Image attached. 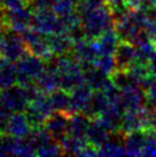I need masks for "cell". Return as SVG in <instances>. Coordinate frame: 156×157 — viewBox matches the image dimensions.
Masks as SVG:
<instances>
[{"label": "cell", "instance_id": "cell-1", "mask_svg": "<svg viewBox=\"0 0 156 157\" xmlns=\"http://www.w3.org/2000/svg\"><path fill=\"white\" fill-rule=\"evenodd\" d=\"M80 17L84 35L87 39H96L104 32L115 29V20L106 2L96 6Z\"/></svg>", "mask_w": 156, "mask_h": 157}, {"label": "cell", "instance_id": "cell-2", "mask_svg": "<svg viewBox=\"0 0 156 157\" xmlns=\"http://www.w3.org/2000/svg\"><path fill=\"white\" fill-rule=\"evenodd\" d=\"M60 75V88L71 92L78 85L85 83V75L82 63L75 57L72 53L54 57Z\"/></svg>", "mask_w": 156, "mask_h": 157}, {"label": "cell", "instance_id": "cell-3", "mask_svg": "<svg viewBox=\"0 0 156 157\" xmlns=\"http://www.w3.org/2000/svg\"><path fill=\"white\" fill-rule=\"evenodd\" d=\"M31 28L46 36L67 33L61 17L53 10V8L33 9Z\"/></svg>", "mask_w": 156, "mask_h": 157}, {"label": "cell", "instance_id": "cell-4", "mask_svg": "<svg viewBox=\"0 0 156 157\" xmlns=\"http://www.w3.org/2000/svg\"><path fill=\"white\" fill-rule=\"evenodd\" d=\"M15 66L18 70V84L26 86L35 83V80L45 69L46 61L31 53H26L22 59L15 62Z\"/></svg>", "mask_w": 156, "mask_h": 157}, {"label": "cell", "instance_id": "cell-5", "mask_svg": "<svg viewBox=\"0 0 156 157\" xmlns=\"http://www.w3.org/2000/svg\"><path fill=\"white\" fill-rule=\"evenodd\" d=\"M33 16V9L30 6H23L14 9L4 8V13L0 17V25L5 30H14L22 33L31 26Z\"/></svg>", "mask_w": 156, "mask_h": 157}, {"label": "cell", "instance_id": "cell-6", "mask_svg": "<svg viewBox=\"0 0 156 157\" xmlns=\"http://www.w3.org/2000/svg\"><path fill=\"white\" fill-rule=\"evenodd\" d=\"M54 111L49 100V95L45 92H40L29 102L25 109V115L32 128L43 127L48 116Z\"/></svg>", "mask_w": 156, "mask_h": 157}, {"label": "cell", "instance_id": "cell-7", "mask_svg": "<svg viewBox=\"0 0 156 157\" xmlns=\"http://www.w3.org/2000/svg\"><path fill=\"white\" fill-rule=\"evenodd\" d=\"M1 53L6 60L14 63L22 59L26 53H29L26 43L22 33L10 29L5 31L2 43H1Z\"/></svg>", "mask_w": 156, "mask_h": 157}, {"label": "cell", "instance_id": "cell-8", "mask_svg": "<svg viewBox=\"0 0 156 157\" xmlns=\"http://www.w3.org/2000/svg\"><path fill=\"white\" fill-rule=\"evenodd\" d=\"M22 36L25 40L29 53L43 59L44 61L46 62L51 61L55 57V55L53 54L52 49L49 47L48 38L46 35L32 29L30 26L25 31L22 32Z\"/></svg>", "mask_w": 156, "mask_h": 157}, {"label": "cell", "instance_id": "cell-9", "mask_svg": "<svg viewBox=\"0 0 156 157\" xmlns=\"http://www.w3.org/2000/svg\"><path fill=\"white\" fill-rule=\"evenodd\" d=\"M0 100L10 113H21L25 111L30 102V96L25 87L20 84H15L10 87L0 91Z\"/></svg>", "mask_w": 156, "mask_h": 157}, {"label": "cell", "instance_id": "cell-10", "mask_svg": "<svg viewBox=\"0 0 156 157\" xmlns=\"http://www.w3.org/2000/svg\"><path fill=\"white\" fill-rule=\"evenodd\" d=\"M71 53L82 63L83 68L94 64L100 56L96 39H87V38H82L75 41Z\"/></svg>", "mask_w": 156, "mask_h": 157}, {"label": "cell", "instance_id": "cell-11", "mask_svg": "<svg viewBox=\"0 0 156 157\" xmlns=\"http://www.w3.org/2000/svg\"><path fill=\"white\" fill-rule=\"evenodd\" d=\"M69 118L70 113L65 111H57L54 110L46 122L44 124V127L46 131L52 135L54 140L57 142H61L68 135V125H69Z\"/></svg>", "mask_w": 156, "mask_h": 157}, {"label": "cell", "instance_id": "cell-12", "mask_svg": "<svg viewBox=\"0 0 156 157\" xmlns=\"http://www.w3.org/2000/svg\"><path fill=\"white\" fill-rule=\"evenodd\" d=\"M119 91H121V102L125 111L140 110L148 105L146 92L141 87L131 86Z\"/></svg>", "mask_w": 156, "mask_h": 157}, {"label": "cell", "instance_id": "cell-13", "mask_svg": "<svg viewBox=\"0 0 156 157\" xmlns=\"http://www.w3.org/2000/svg\"><path fill=\"white\" fill-rule=\"evenodd\" d=\"M35 83L40 91L45 92L47 94L60 88V75H59L57 64L54 62V59L46 62L45 69L35 80Z\"/></svg>", "mask_w": 156, "mask_h": 157}, {"label": "cell", "instance_id": "cell-14", "mask_svg": "<svg viewBox=\"0 0 156 157\" xmlns=\"http://www.w3.org/2000/svg\"><path fill=\"white\" fill-rule=\"evenodd\" d=\"M33 128L24 111L13 113L8 118L4 128V133L15 136V138H25L30 134Z\"/></svg>", "mask_w": 156, "mask_h": 157}, {"label": "cell", "instance_id": "cell-15", "mask_svg": "<svg viewBox=\"0 0 156 157\" xmlns=\"http://www.w3.org/2000/svg\"><path fill=\"white\" fill-rule=\"evenodd\" d=\"M117 69L127 70L137 62V47L126 40H121L114 54Z\"/></svg>", "mask_w": 156, "mask_h": 157}, {"label": "cell", "instance_id": "cell-16", "mask_svg": "<svg viewBox=\"0 0 156 157\" xmlns=\"http://www.w3.org/2000/svg\"><path fill=\"white\" fill-rule=\"evenodd\" d=\"M113 134V132H110L104 126L102 122L99 118H92L91 124L88 126L86 133V140L90 144H92L93 147L100 149L103 146Z\"/></svg>", "mask_w": 156, "mask_h": 157}, {"label": "cell", "instance_id": "cell-17", "mask_svg": "<svg viewBox=\"0 0 156 157\" xmlns=\"http://www.w3.org/2000/svg\"><path fill=\"white\" fill-rule=\"evenodd\" d=\"M93 92L94 91L86 83L78 85L77 87H75L70 92V98H71L70 113H83V110L86 108V105L91 100Z\"/></svg>", "mask_w": 156, "mask_h": 157}, {"label": "cell", "instance_id": "cell-18", "mask_svg": "<svg viewBox=\"0 0 156 157\" xmlns=\"http://www.w3.org/2000/svg\"><path fill=\"white\" fill-rule=\"evenodd\" d=\"M84 75H85V83L93 91H102L113 82L109 75L98 69L94 64L84 67Z\"/></svg>", "mask_w": 156, "mask_h": 157}, {"label": "cell", "instance_id": "cell-19", "mask_svg": "<svg viewBox=\"0 0 156 157\" xmlns=\"http://www.w3.org/2000/svg\"><path fill=\"white\" fill-rule=\"evenodd\" d=\"M146 134H147V130L135 131L123 134V144H124L126 155H129V156H141Z\"/></svg>", "mask_w": 156, "mask_h": 157}, {"label": "cell", "instance_id": "cell-20", "mask_svg": "<svg viewBox=\"0 0 156 157\" xmlns=\"http://www.w3.org/2000/svg\"><path fill=\"white\" fill-rule=\"evenodd\" d=\"M47 38L49 47L55 56L71 53L72 51L75 40L71 38L69 33H54L47 36Z\"/></svg>", "mask_w": 156, "mask_h": 157}, {"label": "cell", "instance_id": "cell-21", "mask_svg": "<svg viewBox=\"0 0 156 157\" xmlns=\"http://www.w3.org/2000/svg\"><path fill=\"white\" fill-rule=\"evenodd\" d=\"M92 118H90L84 113H75L70 115L69 125H68V134L78 136V138H85L91 124Z\"/></svg>", "mask_w": 156, "mask_h": 157}, {"label": "cell", "instance_id": "cell-22", "mask_svg": "<svg viewBox=\"0 0 156 157\" xmlns=\"http://www.w3.org/2000/svg\"><path fill=\"white\" fill-rule=\"evenodd\" d=\"M100 55H114L116 52V48L121 41V38L115 29L104 32L99 38L96 39Z\"/></svg>", "mask_w": 156, "mask_h": 157}, {"label": "cell", "instance_id": "cell-23", "mask_svg": "<svg viewBox=\"0 0 156 157\" xmlns=\"http://www.w3.org/2000/svg\"><path fill=\"white\" fill-rule=\"evenodd\" d=\"M18 84V70L14 62L0 59V91Z\"/></svg>", "mask_w": 156, "mask_h": 157}, {"label": "cell", "instance_id": "cell-24", "mask_svg": "<svg viewBox=\"0 0 156 157\" xmlns=\"http://www.w3.org/2000/svg\"><path fill=\"white\" fill-rule=\"evenodd\" d=\"M62 150H63V155H76L79 156L83 149L86 147L88 142L85 138H78L74 135H67L64 139L60 142Z\"/></svg>", "mask_w": 156, "mask_h": 157}, {"label": "cell", "instance_id": "cell-25", "mask_svg": "<svg viewBox=\"0 0 156 157\" xmlns=\"http://www.w3.org/2000/svg\"><path fill=\"white\" fill-rule=\"evenodd\" d=\"M48 95H49V100H51L53 109L70 113V107H71L70 92L62 90V88H57L55 91H53L52 93H49Z\"/></svg>", "mask_w": 156, "mask_h": 157}, {"label": "cell", "instance_id": "cell-26", "mask_svg": "<svg viewBox=\"0 0 156 157\" xmlns=\"http://www.w3.org/2000/svg\"><path fill=\"white\" fill-rule=\"evenodd\" d=\"M94 66L101 71H103L104 74L109 75L110 77L117 70L116 61H115L114 55H100L99 59L94 63Z\"/></svg>", "mask_w": 156, "mask_h": 157}, {"label": "cell", "instance_id": "cell-27", "mask_svg": "<svg viewBox=\"0 0 156 157\" xmlns=\"http://www.w3.org/2000/svg\"><path fill=\"white\" fill-rule=\"evenodd\" d=\"M16 140H18V138L12 136L7 133H2L0 135V156L14 155Z\"/></svg>", "mask_w": 156, "mask_h": 157}, {"label": "cell", "instance_id": "cell-28", "mask_svg": "<svg viewBox=\"0 0 156 157\" xmlns=\"http://www.w3.org/2000/svg\"><path fill=\"white\" fill-rule=\"evenodd\" d=\"M141 156H156V130H147Z\"/></svg>", "mask_w": 156, "mask_h": 157}, {"label": "cell", "instance_id": "cell-29", "mask_svg": "<svg viewBox=\"0 0 156 157\" xmlns=\"http://www.w3.org/2000/svg\"><path fill=\"white\" fill-rule=\"evenodd\" d=\"M36 155L37 156H57V155H63V150L60 142H57V140H52L51 142L39 148Z\"/></svg>", "mask_w": 156, "mask_h": 157}, {"label": "cell", "instance_id": "cell-30", "mask_svg": "<svg viewBox=\"0 0 156 157\" xmlns=\"http://www.w3.org/2000/svg\"><path fill=\"white\" fill-rule=\"evenodd\" d=\"M146 96H147V102L149 105L156 107V78H153L150 84L146 88Z\"/></svg>", "mask_w": 156, "mask_h": 157}, {"label": "cell", "instance_id": "cell-31", "mask_svg": "<svg viewBox=\"0 0 156 157\" xmlns=\"http://www.w3.org/2000/svg\"><path fill=\"white\" fill-rule=\"evenodd\" d=\"M57 0H31L30 6L32 9L41 8H53Z\"/></svg>", "mask_w": 156, "mask_h": 157}, {"label": "cell", "instance_id": "cell-32", "mask_svg": "<svg viewBox=\"0 0 156 157\" xmlns=\"http://www.w3.org/2000/svg\"><path fill=\"white\" fill-rule=\"evenodd\" d=\"M146 32H147V36L149 40L152 41L153 44L156 46V20H149L148 24L146 25Z\"/></svg>", "mask_w": 156, "mask_h": 157}, {"label": "cell", "instance_id": "cell-33", "mask_svg": "<svg viewBox=\"0 0 156 157\" xmlns=\"http://www.w3.org/2000/svg\"><path fill=\"white\" fill-rule=\"evenodd\" d=\"M148 68H149L150 75H152L154 78H156V51H155V53L153 54L152 59L149 60V63H148Z\"/></svg>", "mask_w": 156, "mask_h": 157}, {"label": "cell", "instance_id": "cell-34", "mask_svg": "<svg viewBox=\"0 0 156 157\" xmlns=\"http://www.w3.org/2000/svg\"><path fill=\"white\" fill-rule=\"evenodd\" d=\"M2 13H4V7H2V6H1V4H0V17H1Z\"/></svg>", "mask_w": 156, "mask_h": 157}, {"label": "cell", "instance_id": "cell-35", "mask_svg": "<svg viewBox=\"0 0 156 157\" xmlns=\"http://www.w3.org/2000/svg\"><path fill=\"white\" fill-rule=\"evenodd\" d=\"M94 1H96V2H99V4H104L107 0H94Z\"/></svg>", "mask_w": 156, "mask_h": 157}, {"label": "cell", "instance_id": "cell-36", "mask_svg": "<svg viewBox=\"0 0 156 157\" xmlns=\"http://www.w3.org/2000/svg\"><path fill=\"white\" fill-rule=\"evenodd\" d=\"M24 2H25L28 6H29V5H30V2H31V0H24Z\"/></svg>", "mask_w": 156, "mask_h": 157}]
</instances>
